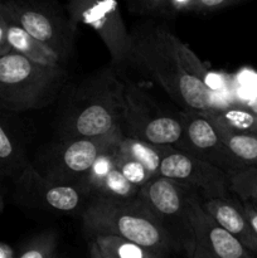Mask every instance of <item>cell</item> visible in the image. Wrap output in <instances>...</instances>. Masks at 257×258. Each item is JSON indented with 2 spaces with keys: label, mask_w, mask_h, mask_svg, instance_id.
<instances>
[{
  "label": "cell",
  "mask_w": 257,
  "mask_h": 258,
  "mask_svg": "<svg viewBox=\"0 0 257 258\" xmlns=\"http://www.w3.org/2000/svg\"><path fill=\"white\" fill-rule=\"evenodd\" d=\"M116 163H117V168L122 173V175L139 189L143 188L145 184H148L151 179L156 176L140 161L125 155V154H121L117 148H116Z\"/></svg>",
  "instance_id": "24"
},
{
  "label": "cell",
  "mask_w": 257,
  "mask_h": 258,
  "mask_svg": "<svg viewBox=\"0 0 257 258\" xmlns=\"http://www.w3.org/2000/svg\"><path fill=\"white\" fill-rule=\"evenodd\" d=\"M243 0H189L185 12L208 13L233 7Z\"/></svg>",
  "instance_id": "26"
},
{
  "label": "cell",
  "mask_w": 257,
  "mask_h": 258,
  "mask_svg": "<svg viewBox=\"0 0 257 258\" xmlns=\"http://www.w3.org/2000/svg\"><path fill=\"white\" fill-rule=\"evenodd\" d=\"M254 206H256V207H257V204H256V203H254Z\"/></svg>",
  "instance_id": "33"
},
{
  "label": "cell",
  "mask_w": 257,
  "mask_h": 258,
  "mask_svg": "<svg viewBox=\"0 0 257 258\" xmlns=\"http://www.w3.org/2000/svg\"><path fill=\"white\" fill-rule=\"evenodd\" d=\"M5 18V17H4ZM8 22V40L12 47V50L25 55L29 59L42 64H60L62 58L57 52L38 40L29 33L25 32L23 28L14 23Z\"/></svg>",
  "instance_id": "18"
},
{
  "label": "cell",
  "mask_w": 257,
  "mask_h": 258,
  "mask_svg": "<svg viewBox=\"0 0 257 258\" xmlns=\"http://www.w3.org/2000/svg\"><path fill=\"white\" fill-rule=\"evenodd\" d=\"M123 81L105 67L73 88L62 118L66 138H98L121 131Z\"/></svg>",
  "instance_id": "2"
},
{
  "label": "cell",
  "mask_w": 257,
  "mask_h": 258,
  "mask_svg": "<svg viewBox=\"0 0 257 258\" xmlns=\"http://www.w3.org/2000/svg\"><path fill=\"white\" fill-rule=\"evenodd\" d=\"M0 12L5 19L47 44L65 58L75 35L68 24L62 25L63 19L44 0H4L0 2Z\"/></svg>",
  "instance_id": "10"
},
{
  "label": "cell",
  "mask_w": 257,
  "mask_h": 258,
  "mask_svg": "<svg viewBox=\"0 0 257 258\" xmlns=\"http://www.w3.org/2000/svg\"><path fill=\"white\" fill-rule=\"evenodd\" d=\"M17 257V249L12 246L0 242V258H14Z\"/></svg>",
  "instance_id": "29"
},
{
  "label": "cell",
  "mask_w": 257,
  "mask_h": 258,
  "mask_svg": "<svg viewBox=\"0 0 257 258\" xmlns=\"http://www.w3.org/2000/svg\"><path fill=\"white\" fill-rule=\"evenodd\" d=\"M159 175L193 186L206 199L231 193L227 171L175 146L163 145Z\"/></svg>",
  "instance_id": "11"
},
{
  "label": "cell",
  "mask_w": 257,
  "mask_h": 258,
  "mask_svg": "<svg viewBox=\"0 0 257 258\" xmlns=\"http://www.w3.org/2000/svg\"><path fill=\"white\" fill-rule=\"evenodd\" d=\"M212 122L221 140L239 160L247 165H257V134L234 131L222 123Z\"/></svg>",
  "instance_id": "19"
},
{
  "label": "cell",
  "mask_w": 257,
  "mask_h": 258,
  "mask_svg": "<svg viewBox=\"0 0 257 258\" xmlns=\"http://www.w3.org/2000/svg\"><path fill=\"white\" fill-rule=\"evenodd\" d=\"M186 207L193 227L196 247L193 258H252L253 254L227 229H224L202 206L196 188L189 185Z\"/></svg>",
  "instance_id": "12"
},
{
  "label": "cell",
  "mask_w": 257,
  "mask_h": 258,
  "mask_svg": "<svg viewBox=\"0 0 257 258\" xmlns=\"http://www.w3.org/2000/svg\"><path fill=\"white\" fill-rule=\"evenodd\" d=\"M81 218L87 237L117 234L146 248L156 258L175 253L156 217L139 197L127 201L91 197Z\"/></svg>",
  "instance_id": "3"
},
{
  "label": "cell",
  "mask_w": 257,
  "mask_h": 258,
  "mask_svg": "<svg viewBox=\"0 0 257 258\" xmlns=\"http://www.w3.org/2000/svg\"><path fill=\"white\" fill-rule=\"evenodd\" d=\"M130 38L128 62L148 72L176 105L184 110L217 108L207 67L166 25H136Z\"/></svg>",
  "instance_id": "1"
},
{
  "label": "cell",
  "mask_w": 257,
  "mask_h": 258,
  "mask_svg": "<svg viewBox=\"0 0 257 258\" xmlns=\"http://www.w3.org/2000/svg\"><path fill=\"white\" fill-rule=\"evenodd\" d=\"M202 112L209 120L222 123L234 131L257 134V113L249 110L247 106H229Z\"/></svg>",
  "instance_id": "20"
},
{
  "label": "cell",
  "mask_w": 257,
  "mask_h": 258,
  "mask_svg": "<svg viewBox=\"0 0 257 258\" xmlns=\"http://www.w3.org/2000/svg\"><path fill=\"white\" fill-rule=\"evenodd\" d=\"M117 150L121 154L136 159L151 173L159 175V168L163 158V145H155L139 139L122 136L117 144Z\"/></svg>",
  "instance_id": "21"
},
{
  "label": "cell",
  "mask_w": 257,
  "mask_h": 258,
  "mask_svg": "<svg viewBox=\"0 0 257 258\" xmlns=\"http://www.w3.org/2000/svg\"><path fill=\"white\" fill-rule=\"evenodd\" d=\"M123 136L155 145L175 146L183 134L180 116L165 112L140 86L123 81Z\"/></svg>",
  "instance_id": "6"
},
{
  "label": "cell",
  "mask_w": 257,
  "mask_h": 258,
  "mask_svg": "<svg viewBox=\"0 0 257 258\" xmlns=\"http://www.w3.org/2000/svg\"><path fill=\"white\" fill-rule=\"evenodd\" d=\"M58 237L54 231H43L23 242L17 248V258H54Z\"/></svg>",
  "instance_id": "22"
},
{
  "label": "cell",
  "mask_w": 257,
  "mask_h": 258,
  "mask_svg": "<svg viewBox=\"0 0 257 258\" xmlns=\"http://www.w3.org/2000/svg\"><path fill=\"white\" fill-rule=\"evenodd\" d=\"M117 144L103 151L83 178V186L87 189L91 197L116 201H127L138 197L140 189L133 185L117 168Z\"/></svg>",
  "instance_id": "14"
},
{
  "label": "cell",
  "mask_w": 257,
  "mask_h": 258,
  "mask_svg": "<svg viewBox=\"0 0 257 258\" xmlns=\"http://www.w3.org/2000/svg\"><path fill=\"white\" fill-rule=\"evenodd\" d=\"M229 189L241 201L257 204V165H246L227 173Z\"/></svg>",
  "instance_id": "23"
},
{
  "label": "cell",
  "mask_w": 257,
  "mask_h": 258,
  "mask_svg": "<svg viewBox=\"0 0 257 258\" xmlns=\"http://www.w3.org/2000/svg\"><path fill=\"white\" fill-rule=\"evenodd\" d=\"M5 208V193L3 190V186H0V214L4 212Z\"/></svg>",
  "instance_id": "31"
},
{
  "label": "cell",
  "mask_w": 257,
  "mask_h": 258,
  "mask_svg": "<svg viewBox=\"0 0 257 258\" xmlns=\"http://www.w3.org/2000/svg\"><path fill=\"white\" fill-rule=\"evenodd\" d=\"M88 238V254L92 258H156L146 248L117 234L96 233Z\"/></svg>",
  "instance_id": "17"
},
{
  "label": "cell",
  "mask_w": 257,
  "mask_h": 258,
  "mask_svg": "<svg viewBox=\"0 0 257 258\" xmlns=\"http://www.w3.org/2000/svg\"><path fill=\"white\" fill-rule=\"evenodd\" d=\"M189 185L156 175L139 191L168 236L174 252L193 258L196 238L186 207Z\"/></svg>",
  "instance_id": "5"
},
{
  "label": "cell",
  "mask_w": 257,
  "mask_h": 258,
  "mask_svg": "<svg viewBox=\"0 0 257 258\" xmlns=\"http://www.w3.org/2000/svg\"><path fill=\"white\" fill-rule=\"evenodd\" d=\"M14 179L13 198L22 208L82 216L91 199L83 184L50 180L42 175L32 163H28Z\"/></svg>",
  "instance_id": "7"
},
{
  "label": "cell",
  "mask_w": 257,
  "mask_h": 258,
  "mask_svg": "<svg viewBox=\"0 0 257 258\" xmlns=\"http://www.w3.org/2000/svg\"><path fill=\"white\" fill-rule=\"evenodd\" d=\"M123 136L122 131L98 138H65L49 146L34 168L50 180L82 184L96 159Z\"/></svg>",
  "instance_id": "8"
},
{
  "label": "cell",
  "mask_w": 257,
  "mask_h": 258,
  "mask_svg": "<svg viewBox=\"0 0 257 258\" xmlns=\"http://www.w3.org/2000/svg\"><path fill=\"white\" fill-rule=\"evenodd\" d=\"M179 116L183 123V134L175 148L208 161L227 173L247 165L227 148L213 122L202 111L183 108Z\"/></svg>",
  "instance_id": "13"
},
{
  "label": "cell",
  "mask_w": 257,
  "mask_h": 258,
  "mask_svg": "<svg viewBox=\"0 0 257 258\" xmlns=\"http://www.w3.org/2000/svg\"><path fill=\"white\" fill-rule=\"evenodd\" d=\"M12 50L8 40V22L0 12V55H4Z\"/></svg>",
  "instance_id": "27"
},
{
  "label": "cell",
  "mask_w": 257,
  "mask_h": 258,
  "mask_svg": "<svg viewBox=\"0 0 257 258\" xmlns=\"http://www.w3.org/2000/svg\"><path fill=\"white\" fill-rule=\"evenodd\" d=\"M18 113L0 108V171L15 178L29 161L23 126L14 117Z\"/></svg>",
  "instance_id": "16"
},
{
  "label": "cell",
  "mask_w": 257,
  "mask_h": 258,
  "mask_svg": "<svg viewBox=\"0 0 257 258\" xmlns=\"http://www.w3.org/2000/svg\"><path fill=\"white\" fill-rule=\"evenodd\" d=\"M247 107H248L251 111H253L254 113H257V91H256V93H254L253 97L251 98V101L248 102Z\"/></svg>",
  "instance_id": "30"
},
{
  "label": "cell",
  "mask_w": 257,
  "mask_h": 258,
  "mask_svg": "<svg viewBox=\"0 0 257 258\" xmlns=\"http://www.w3.org/2000/svg\"><path fill=\"white\" fill-rule=\"evenodd\" d=\"M67 23L76 37L81 24L93 30L107 48L113 66L130 60L131 38L117 0H68Z\"/></svg>",
  "instance_id": "9"
},
{
  "label": "cell",
  "mask_w": 257,
  "mask_h": 258,
  "mask_svg": "<svg viewBox=\"0 0 257 258\" xmlns=\"http://www.w3.org/2000/svg\"><path fill=\"white\" fill-rule=\"evenodd\" d=\"M62 64H42L10 50L0 55V108L23 113L50 105L62 91Z\"/></svg>",
  "instance_id": "4"
},
{
  "label": "cell",
  "mask_w": 257,
  "mask_h": 258,
  "mask_svg": "<svg viewBox=\"0 0 257 258\" xmlns=\"http://www.w3.org/2000/svg\"><path fill=\"white\" fill-rule=\"evenodd\" d=\"M242 208H243L244 216L247 217L252 229L257 236V207L252 202L242 201Z\"/></svg>",
  "instance_id": "28"
},
{
  "label": "cell",
  "mask_w": 257,
  "mask_h": 258,
  "mask_svg": "<svg viewBox=\"0 0 257 258\" xmlns=\"http://www.w3.org/2000/svg\"><path fill=\"white\" fill-rule=\"evenodd\" d=\"M203 208L253 256H257V236L244 216L242 203L231 197L202 199Z\"/></svg>",
  "instance_id": "15"
},
{
  "label": "cell",
  "mask_w": 257,
  "mask_h": 258,
  "mask_svg": "<svg viewBox=\"0 0 257 258\" xmlns=\"http://www.w3.org/2000/svg\"><path fill=\"white\" fill-rule=\"evenodd\" d=\"M7 178H9V176H8L5 173H3V171H0V186H3V181H4Z\"/></svg>",
  "instance_id": "32"
},
{
  "label": "cell",
  "mask_w": 257,
  "mask_h": 258,
  "mask_svg": "<svg viewBox=\"0 0 257 258\" xmlns=\"http://www.w3.org/2000/svg\"><path fill=\"white\" fill-rule=\"evenodd\" d=\"M127 8L140 15H171V0H126Z\"/></svg>",
  "instance_id": "25"
}]
</instances>
